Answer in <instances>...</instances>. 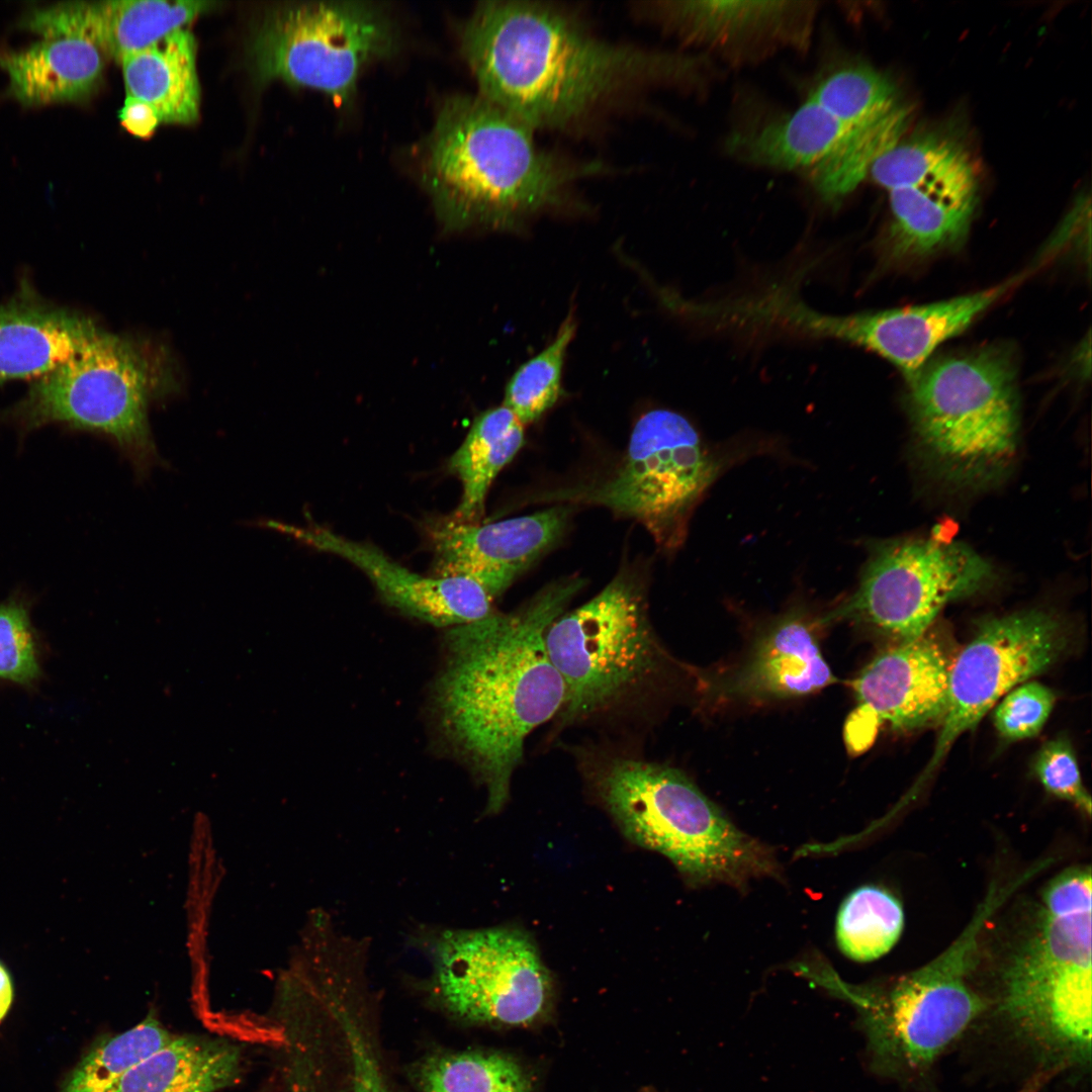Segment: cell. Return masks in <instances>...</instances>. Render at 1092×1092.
I'll list each match as a JSON object with an SVG mask.
<instances>
[{"mask_svg": "<svg viewBox=\"0 0 1092 1092\" xmlns=\"http://www.w3.org/2000/svg\"><path fill=\"white\" fill-rule=\"evenodd\" d=\"M1056 703V695L1038 681H1024L1009 691L993 712L994 726L1007 741L1035 737L1042 730Z\"/></svg>", "mask_w": 1092, "mask_h": 1092, "instance_id": "35", "label": "cell"}, {"mask_svg": "<svg viewBox=\"0 0 1092 1092\" xmlns=\"http://www.w3.org/2000/svg\"><path fill=\"white\" fill-rule=\"evenodd\" d=\"M639 575L622 569L599 594L547 629L548 655L565 699L557 715L572 725L641 700L665 666Z\"/></svg>", "mask_w": 1092, "mask_h": 1092, "instance_id": "8", "label": "cell"}, {"mask_svg": "<svg viewBox=\"0 0 1092 1092\" xmlns=\"http://www.w3.org/2000/svg\"><path fill=\"white\" fill-rule=\"evenodd\" d=\"M1091 884L1090 867L1063 871L1007 913L988 946L979 940L987 1011L1053 1072L1091 1061Z\"/></svg>", "mask_w": 1092, "mask_h": 1092, "instance_id": "3", "label": "cell"}, {"mask_svg": "<svg viewBox=\"0 0 1092 1092\" xmlns=\"http://www.w3.org/2000/svg\"><path fill=\"white\" fill-rule=\"evenodd\" d=\"M98 330L89 317L31 295L11 299L0 306V382L44 376Z\"/></svg>", "mask_w": 1092, "mask_h": 1092, "instance_id": "22", "label": "cell"}, {"mask_svg": "<svg viewBox=\"0 0 1092 1092\" xmlns=\"http://www.w3.org/2000/svg\"><path fill=\"white\" fill-rule=\"evenodd\" d=\"M1070 641L1060 616L1030 609L981 621L952 658L948 699L933 753L907 793L915 798L960 735L1016 686L1049 669Z\"/></svg>", "mask_w": 1092, "mask_h": 1092, "instance_id": "15", "label": "cell"}, {"mask_svg": "<svg viewBox=\"0 0 1092 1092\" xmlns=\"http://www.w3.org/2000/svg\"><path fill=\"white\" fill-rule=\"evenodd\" d=\"M341 1022L351 1061L348 1092H391L371 1045L354 1019L343 1009L334 1010Z\"/></svg>", "mask_w": 1092, "mask_h": 1092, "instance_id": "38", "label": "cell"}, {"mask_svg": "<svg viewBox=\"0 0 1092 1092\" xmlns=\"http://www.w3.org/2000/svg\"><path fill=\"white\" fill-rule=\"evenodd\" d=\"M1017 281L927 304L852 314L850 344L870 350L912 379L935 349L964 332Z\"/></svg>", "mask_w": 1092, "mask_h": 1092, "instance_id": "20", "label": "cell"}, {"mask_svg": "<svg viewBox=\"0 0 1092 1092\" xmlns=\"http://www.w3.org/2000/svg\"><path fill=\"white\" fill-rule=\"evenodd\" d=\"M816 2L660 1L638 13L688 43L749 60L779 48L806 49Z\"/></svg>", "mask_w": 1092, "mask_h": 1092, "instance_id": "18", "label": "cell"}, {"mask_svg": "<svg viewBox=\"0 0 1092 1092\" xmlns=\"http://www.w3.org/2000/svg\"><path fill=\"white\" fill-rule=\"evenodd\" d=\"M423 1092H532L524 1067L509 1055L494 1052L438 1054L418 1070Z\"/></svg>", "mask_w": 1092, "mask_h": 1092, "instance_id": "32", "label": "cell"}, {"mask_svg": "<svg viewBox=\"0 0 1092 1092\" xmlns=\"http://www.w3.org/2000/svg\"><path fill=\"white\" fill-rule=\"evenodd\" d=\"M577 759L621 832L667 857L689 884L742 888L779 876L774 852L739 830L681 770L593 749H581Z\"/></svg>", "mask_w": 1092, "mask_h": 1092, "instance_id": "5", "label": "cell"}, {"mask_svg": "<svg viewBox=\"0 0 1092 1092\" xmlns=\"http://www.w3.org/2000/svg\"><path fill=\"white\" fill-rule=\"evenodd\" d=\"M807 98L851 126L871 125L908 113L895 84L863 64L842 65L829 71Z\"/></svg>", "mask_w": 1092, "mask_h": 1092, "instance_id": "29", "label": "cell"}, {"mask_svg": "<svg viewBox=\"0 0 1092 1092\" xmlns=\"http://www.w3.org/2000/svg\"><path fill=\"white\" fill-rule=\"evenodd\" d=\"M1043 1076L1045 1075L1034 1077L1017 1092H1039L1043 1084Z\"/></svg>", "mask_w": 1092, "mask_h": 1092, "instance_id": "41", "label": "cell"}, {"mask_svg": "<svg viewBox=\"0 0 1092 1092\" xmlns=\"http://www.w3.org/2000/svg\"><path fill=\"white\" fill-rule=\"evenodd\" d=\"M1017 369L1010 348L989 345L931 358L909 381L906 410L916 454L953 489L1002 481L1018 453Z\"/></svg>", "mask_w": 1092, "mask_h": 1092, "instance_id": "6", "label": "cell"}, {"mask_svg": "<svg viewBox=\"0 0 1092 1092\" xmlns=\"http://www.w3.org/2000/svg\"><path fill=\"white\" fill-rule=\"evenodd\" d=\"M13 1000V985L9 973L0 963V1021L6 1016Z\"/></svg>", "mask_w": 1092, "mask_h": 1092, "instance_id": "40", "label": "cell"}, {"mask_svg": "<svg viewBox=\"0 0 1092 1092\" xmlns=\"http://www.w3.org/2000/svg\"><path fill=\"white\" fill-rule=\"evenodd\" d=\"M397 46L396 25L380 4L310 1L272 10L254 40L253 56L262 81L280 79L348 102L365 68Z\"/></svg>", "mask_w": 1092, "mask_h": 1092, "instance_id": "12", "label": "cell"}, {"mask_svg": "<svg viewBox=\"0 0 1092 1092\" xmlns=\"http://www.w3.org/2000/svg\"><path fill=\"white\" fill-rule=\"evenodd\" d=\"M39 674L27 608L17 600L0 604V678L31 685Z\"/></svg>", "mask_w": 1092, "mask_h": 1092, "instance_id": "34", "label": "cell"}, {"mask_svg": "<svg viewBox=\"0 0 1092 1092\" xmlns=\"http://www.w3.org/2000/svg\"><path fill=\"white\" fill-rule=\"evenodd\" d=\"M869 175L889 197L888 259L914 261L964 244L980 187L961 140L937 129L902 136L874 161Z\"/></svg>", "mask_w": 1092, "mask_h": 1092, "instance_id": "11", "label": "cell"}, {"mask_svg": "<svg viewBox=\"0 0 1092 1092\" xmlns=\"http://www.w3.org/2000/svg\"><path fill=\"white\" fill-rule=\"evenodd\" d=\"M20 25L42 38L82 36L101 47L96 2H67L31 9Z\"/></svg>", "mask_w": 1092, "mask_h": 1092, "instance_id": "37", "label": "cell"}, {"mask_svg": "<svg viewBox=\"0 0 1092 1092\" xmlns=\"http://www.w3.org/2000/svg\"><path fill=\"white\" fill-rule=\"evenodd\" d=\"M156 375L143 348L99 329L74 357L33 380L3 415L24 432L58 424L104 435L145 471L158 457L148 421Z\"/></svg>", "mask_w": 1092, "mask_h": 1092, "instance_id": "9", "label": "cell"}, {"mask_svg": "<svg viewBox=\"0 0 1092 1092\" xmlns=\"http://www.w3.org/2000/svg\"><path fill=\"white\" fill-rule=\"evenodd\" d=\"M433 985L460 1018L529 1026L549 1011L553 983L533 938L516 927L445 930L433 948Z\"/></svg>", "mask_w": 1092, "mask_h": 1092, "instance_id": "14", "label": "cell"}, {"mask_svg": "<svg viewBox=\"0 0 1092 1092\" xmlns=\"http://www.w3.org/2000/svg\"><path fill=\"white\" fill-rule=\"evenodd\" d=\"M638 1092H657V1091H655V1090H653L651 1088H644V1089H642V1090H640Z\"/></svg>", "mask_w": 1092, "mask_h": 1092, "instance_id": "42", "label": "cell"}, {"mask_svg": "<svg viewBox=\"0 0 1092 1092\" xmlns=\"http://www.w3.org/2000/svg\"><path fill=\"white\" fill-rule=\"evenodd\" d=\"M722 469L723 461L685 417L653 410L635 423L613 476L559 495L634 519L658 546L673 551L685 542L692 513Z\"/></svg>", "mask_w": 1092, "mask_h": 1092, "instance_id": "10", "label": "cell"}, {"mask_svg": "<svg viewBox=\"0 0 1092 1092\" xmlns=\"http://www.w3.org/2000/svg\"><path fill=\"white\" fill-rule=\"evenodd\" d=\"M1032 770L1048 793L1090 817L1091 797L1082 782L1074 747L1066 736L1041 745L1032 761Z\"/></svg>", "mask_w": 1092, "mask_h": 1092, "instance_id": "36", "label": "cell"}, {"mask_svg": "<svg viewBox=\"0 0 1092 1092\" xmlns=\"http://www.w3.org/2000/svg\"><path fill=\"white\" fill-rule=\"evenodd\" d=\"M952 658L937 636L923 635L883 651L851 681L857 717L897 731L939 726L948 699Z\"/></svg>", "mask_w": 1092, "mask_h": 1092, "instance_id": "19", "label": "cell"}, {"mask_svg": "<svg viewBox=\"0 0 1092 1092\" xmlns=\"http://www.w3.org/2000/svg\"><path fill=\"white\" fill-rule=\"evenodd\" d=\"M1013 889L994 885L961 934L938 956L883 987L854 993L873 1064L897 1079H915L986 1011L973 984L981 933Z\"/></svg>", "mask_w": 1092, "mask_h": 1092, "instance_id": "7", "label": "cell"}, {"mask_svg": "<svg viewBox=\"0 0 1092 1092\" xmlns=\"http://www.w3.org/2000/svg\"><path fill=\"white\" fill-rule=\"evenodd\" d=\"M534 132L481 95L445 99L422 151L421 178L446 226L517 230L571 205L574 186L606 170L542 148Z\"/></svg>", "mask_w": 1092, "mask_h": 1092, "instance_id": "4", "label": "cell"}, {"mask_svg": "<svg viewBox=\"0 0 1092 1092\" xmlns=\"http://www.w3.org/2000/svg\"><path fill=\"white\" fill-rule=\"evenodd\" d=\"M866 126L848 125L806 98L793 112L753 129L736 131L729 138L727 146L731 153L745 162L780 170H801L809 174L847 135Z\"/></svg>", "mask_w": 1092, "mask_h": 1092, "instance_id": "24", "label": "cell"}, {"mask_svg": "<svg viewBox=\"0 0 1092 1092\" xmlns=\"http://www.w3.org/2000/svg\"><path fill=\"white\" fill-rule=\"evenodd\" d=\"M266 526L358 567L381 599L400 613L436 627L453 628L485 618L497 597L467 576L417 573L365 542L345 538L320 525L270 521Z\"/></svg>", "mask_w": 1092, "mask_h": 1092, "instance_id": "16", "label": "cell"}, {"mask_svg": "<svg viewBox=\"0 0 1092 1092\" xmlns=\"http://www.w3.org/2000/svg\"><path fill=\"white\" fill-rule=\"evenodd\" d=\"M173 1036L150 1012L131 1028L94 1043L66 1077L60 1092H119L126 1073Z\"/></svg>", "mask_w": 1092, "mask_h": 1092, "instance_id": "30", "label": "cell"}, {"mask_svg": "<svg viewBox=\"0 0 1092 1092\" xmlns=\"http://www.w3.org/2000/svg\"><path fill=\"white\" fill-rule=\"evenodd\" d=\"M569 508L480 525L453 517L431 518L424 531L437 576L471 577L497 598L563 534Z\"/></svg>", "mask_w": 1092, "mask_h": 1092, "instance_id": "17", "label": "cell"}, {"mask_svg": "<svg viewBox=\"0 0 1092 1092\" xmlns=\"http://www.w3.org/2000/svg\"><path fill=\"white\" fill-rule=\"evenodd\" d=\"M479 92L535 131L581 125L656 87L704 85L706 56L600 37L574 12L533 1H485L461 29Z\"/></svg>", "mask_w": 1092, "mask_h": 1092, "instance_id": "1", "label": "cell"}, {"mask_svg": "<svg viewBox=\"0 0 1092 1092\" xmlns=\"http://www.w3.org/2000/svg\"><path fill=\"white\" fill-rule=\"evenodd\" d=\"M106 59L95 40L66 36L1 53L0 67L9 77V95L33 106L89 97L101 82Z\"/></svg>", "mask_w": 1092, "mask_h": 1092, "instance_id": "23", "label": "cell"}, {"mask_svg": "<svg viewBox=\"0 0 1092 1092\" xmlns=\"http://www.w3.org/2000/svg\"><path fill=\"white\" fill-rule=\"evenodd\" d=\"M215 4L209 1L112 0L96 2L100 41L117 63L185 28Z\"/></svg>", "mask_w": 1092, "mask_h": 1092, "instance_id": "28", "label": "cell"}, {"mask_svg": "<svg viewBox=\"0 0 1092 1092\" xmlns=\"http://www.w3.org/2000/svg\"><path fill=\"white\" fill-rule=\"evenodd\" d=\"M575 330L574 316L569 313L553 341L510 378L503 404L523 425L539 420L559 398L565 356Z\"/></svg>", "mask_w": 1092, "mask_h": 1092, "instance_id": "33", "label": "cell"}, {"mask_svg": "<svg viewBox=\"0 0 1092 1092\" xmlns=\"http://www.w3.org/2000/svg\"><path fill=\"white\" fill-rule=\"evenodd\" d=\"M817 622L801 610L777 620L745 663L714 686L716 694L734 699H788L834 684L814 631Z\"/></svg>", "mask_w": 1092, "mask_h": 1092, "instance_id": "21", "label": "cell"}, {"mask_svg": "<svg viewBox=\"0 0 1092 1092\" xmlns=\"http://www.w3.org/2000/svg\"><path fill=\"white\" fill-rule=\"evenodd\" d=\"M583 584L578 577L551 582L515 611H493L444 636L435 718L445 742L485 788L487 814L509 801L527 737L562 709L565 687L545 634Z\"/></svg>", "mask_w": 1092, "mask_h": 1092, "instance_id": "2", "label": "cell"}, {"mask_svg": "<svg viewBox=\"0 0 1092 1092\" xmlns=\"http://www.w3.org/2000/svg\"><path fill=\"white\" fill-rule=\"evenodd\" d=\"M238 1045L199 1036H173L135 1064L119 1092H216L236 1083L242 1072Z\"/></svg>", "mask_w": 1092, "mask_h": 1092, "instance_id": "26", "label": "cell"}, {"mask_svg": "<svg viewBox=\"0 0 1092 1092\" xmlns=\"http://www.w3.org/2000/svg\"><path fill=\"white\" fill-rule=\"evenodd\" d=\"M904 927L899 900L878 886H862L841 903L836 919L840 951L855 962H872L896 944Z\"/></svg>", "mask_w": 1092, "mask_h": 1092, "instance_id": "31", "label": "cell"}, {"mask_svg": "<svg viewBox=\"0 0 1092 1092\" xmlns=\"http://www.w3.org/2000/svg\"><path fill=\"white\" fill-rule=\"evenodd\" d=\"M118 116L122 127L140 139L151 138L161 123L151 105L129 95H126Z\"/></svg>", "mask_w": 1092, "mask_h": 1092, "instance_id": "39", "label": "cell"}, {"mask_svg": "<svg viewBox=\"0 0 1092 1092\" xmlns=\"http://www.w3.org/2000/svg\"><path fill=\"white\" fill-rule=\"evenodd\" d=\"M524 443V425L504 404L476 417L468 434L448 462L462 485L453 518L476 523L484 510L488 489L498 472Z\"/></svg>", "mask_w": 1092, "mask_h": 1092, "instance_id": "27", "label": "cell"}, {"mask_svg": "<svg viewBox=\"0 0 1092 1092\" xmlns=\"http://www.w3.org/2000/svg\"><path fill=\"white\" fill-rule=\"evenodd\" d=\"M996 580L994 566L962 542H875L855 592L821 622L851 621L908 641L930 630L946 605L985 592Z\"/></svg>", "mask_w": 1092, "mask_h": 1092, "instance_id": "13", "label": "cell"}, {"mask_svg": "<svg viewBox=\"0 0 1092 1092\" xmlns=\"http://www.w3.org/2000/svg\"><path fill=\"white\" fill-rule=\"evenodd\" d=\"M126 95L151 105L161 122L189 124L197 120L200 87L196 41L179 29L120 63Z\"/></svg>", "mask_w": 1092, "mask_h": 1092, "instance_id": "25", "label": "cell"}]
</instances>
